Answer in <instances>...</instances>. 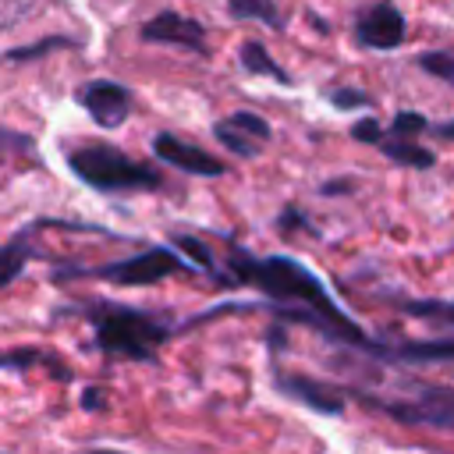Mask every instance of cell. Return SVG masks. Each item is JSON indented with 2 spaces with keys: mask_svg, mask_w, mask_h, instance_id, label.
Here are the masks:
<instances>
[{
  "mask_svg": "<svg viewBox=\"0 0 454 454\" xmlns=\"http://www.w3.org/2000/svg\"><path fill=\"white\" fill-rule=\"evenodd\" d=\"M32 149H35V142H32L28 135L11 131V128L0 124V163H7L11 156H28Z\"/></svg>",
  "mask_w": 454,
  "mask_h": 454,
  "instance_id": "ffe728a7",
  "label": "cell"
},
{
  "mask_svg": "<svg viewBox=\"0 0 454 454\" xmlns=\"http://www.w3.org/2000/svg\"><path fill=\"white\" fill-rule=\"evenodd\" d=\"M213 135H216V142H220L227 153H234V156H241V160H252V156H259V149H262V142H255V138L245 135L238 124H231V117L216 121V124H213Z\"/></svg>",
  "mask_w": 454,
  "mask_h": 454,
  "instance_id": "4fadbf2b",
  "label": "cell"
},
{
  "mask_svg": "<svg viewBox=\"0 0 454 454\" xmlns=\"http://www.w3.org/2000/svg\"><path fill=\"white\" fill-rule=\"evenodd\" d=\"M153 153H156V160L170 163L174 170H184V174H195V177H223L227 174L223 160H216L213 153H206V149H199V145H192L177 135H167V131H160L153 138Z\"/></svg>",
  "mask_w": 454,
  "mask_h": 454,
  "instance_id": "ba28073f",
  "label": "cell"
},
{
  "mask_svg": "<svg viewBox=\"0 0 454 454\" xmlns=\"http://www.w3.org/2000/svg\"><path fill=\"white\" fill-rule=\"evenodd\" d=\"M78 103L99 128H121L131 114V92L121 82L110 78H92L78 89Z\"/></svg>",
  "mask_w": 454,
  "mask_h": 454,
  "instance_id": "52a82bcc",
  "label": "cell"
},
{
  "mask_svg": "<svg viewBox=\"0 0 454 454\" xmlns=\"http://www.w3.org/2000/svg\"><path fill=\"white\" fill-rule=\"evenodd\" d=\"M351 138H355V142H365V145H380V142H383V128H380V121L362 117V121H355Z\"/></svg>",
  "mask_w": 454,
  "mask_h": 454,
  "instance_id": "603a6c76",
  "label": "cell"
},
{
  "mask_svg": "<svg viewBox=\"0 0 454 454\" xmlns=\"http://www.w3.org/2000/svg\"><path fill=\"white\" fill-rule=\"evenodd\" d=\"M383 411L404 426H436V429H454V390L450 387H433L419 383L415 397L390 401Z\"/></svg>",
  "mask_w": 454,
  "mask_h": 454,
  "instance_id": "5b68a950",
  "label": "cell"
},
{
  "mask_svg": "<svg viewBox=\"0 0 454 454\" xmlns=\"http://www.w3.org/2000/svg\"><path fill=\"white\" fill-rule=\"evenodd\" d=\"M436 138H447V142H454V121H443V124H433L429 128Z\"/></svg>",
  "mask_w": 454,
  "mask_h": 454,
  "instance_id": "4316f807",
  "label": "cell"
},
{
  "mask_svg": "<svg viewBox=\"0 0 454 454\" xmlns=\"http://www.w3.org/2000/svg\"><path fill=\"white\" fill-rule=\"evenodd\" d=\"M163 340L167 326L142 309H106L96 316V348L114 358L153 362Z\"/></svg>",
  "mask_w": 454,
  "mask_h": 454,
  "instance_id": "3957f363",
  "label": "cell"
},
{
  "mask_svg": "<svg viewBox=\"0 0 454 454\" xmlns=\"http://www.w3.org/2000/svg\"><path fill=\"white\" fill-rule=\"evenodd\" d=\"M231 124H238L245 135H252L255 142H270V135H273V128H270V121H262L259 114H252V110H238V114H231Z\"/></svg>",
  "mask_w": 454,
  "mask_h": 454,
  "instance_id": "44dd1931",
  "label": "cell"
},
{
  "mask_svg": "<svg viewBox=\"0 0 454 454\" xmlns=\"http://www.w3.org/2000/svg\"><path fill=\"white\" fill-rule=\"evenodd\" d=\"M82 408H85V411H96V408H103V390L89 387V390H85V401H82Z\"/></svg>",
  "mask_w": 454,
  "mask_h": 454,
  "instance_id": "484cf974",
  "label": "cell"
},
{
  "mask_svg": "<svg viewBox=\"0 0 454 454\" xmlns=\"http://www.w3.org/2000/svg\"><path fill=\"white\" fill-rule=\"evenodd\" d=\"M404 309H408V316H415V319L440 323V326H454V301H408Z\"/></svg>",
  "mask_w": 454,
  "mask_h": 454,
  "instance_id": "e0dca14e",
  "label": "cell"
},
{
  "mask_svg": "<svg viewBox=\"0 0 454 454\" xmlns=\"http://www.w3.org/2000/svg\"><path fill=\"white\" fill-rule=\"evenodd\" d=\"M174 245L181 248V252H188L192 255V262L199 266V270H206V273H216V262H213V252L199 241V238H192V234H181V238H174Z\"/></svg>",
  "mask_w": 454,
  "mask_h": 454,
  "instance_id": "7402d4cb",
  "label": "cell"
},
{
  "mask_svg": "<svg viewBox=\"0 0 454 454\" xmlns=\"http://www.w3.org/2000/svg\"><path fill=\"white\" fill-rule=\"evenodd\" d=\"M422 131H429V121L419 110H397L390 121V135H397V138H415Z\"/></svg>",
  "mask_w": 454,
  "mask_h": 454,
  "instance_id": "d6986e66",
  "label": "cell"
},
{
  "mask_svg": "<svg viewBox=\"0 0 454 454\" xmlns=\"http://www.w3.org/2000/svg\"><path fill=\"white\" fill-rule=\"evenodd\" d=\"M380 149H383V156H390V160H394V163H401V167L429 170V167L436 163V156H433V153H429L426 145H419L415 138H397V135H383Z\"/></svg>",
  "mask_w": 454,
  "mask_h": 454,
  "instance_id": "7c38bea8",
  "label": "cell"
},
{
  "mask_svg": "<svg viewBox=\"0 0 454 454\" xmlns=\"http://www.w3.org/2000/svg\"><path fill=\"white\" fill-rule=\"evenodd\" d=\"M330 103H333L337 110H355V106H365L369 96H365L362 89H333V92H330Z\"/></svg>",
  "mask_w": 454,
  "mask_h": 454,
  "instance_id": "cb8c5ba5",
  "label": "cell"
},
{
  "mask_svg": "<svg viewBox=\"0 0 454 454\" xmlns=\"http://www.w3.org/2000/svg\"><path fill=\"white\" fill-rule=\"evenodd\" d=\"M419 67L426 74L454 85V53H447V50H426V53H419Z\"/></svg>",
  "mask_w": 454,
  "mask_h": 454,
  "instance_id": "ac0fdd59",
  "label": "cell"
},
{
  "mask_svg": "<svg viewBox=\"0 0 454 454\" xmlns=\"http://www.w3.org/2000/svg\"><path fill=\"white\" fill-rule=\"evenodd\" d=\"M277 390L287 394L291 401H301L305 408L319 411V415H340L344 411V394L333 390L330 383H319V380H309V376H277Z\"/></svg>",
  "mask_w": 454,
  "mask_h": 454,
  "instance_id": "30bf717a",
  "label": "cell"
},
{
  "mask_svg": "<svg viewBox=\"0 0 454 454\" xmlns=\"http://www.w3.org/2000/svg\"><path fill=\"white\" fill-rule=\"evenodd\" d=\"M67 167L78 181H85L89 188L99 192H145V188H160V174L131 156H124L114 145L103 142H89L67 153Z\"/></svg>",
  "mask_w": 454,
  "mask_h": 454,
  "instance_id": "7a4b0ae2",
  "label": "cell"
},
{
  "mask_svg": "<svg viewBox=\"0 0 454 454\" xmlns=\"http://www.w3.org/2000/svg\"><path fill=\"white\" fill-rule=\"evenodd\" d=\"M67 46H74L71 35H46V39H35V43H28V46L7 50V60L25 64V60H39V57H46V53H53V50H67Z\"/></svg>",
  "mask_w": 454,
  "mask_h": 454,
  "instance_id": "2e32d148",
  "label": "cell"
},
{
  "mask_svg": "<svg viewBox=\"0 0 454 454\" xmlns=\"http://www.w3.org/2000/svg\"><path fill=\"white\" fill-rule=\"evenodd\" d=\"M231 280L248 284V287H259V291H266L277 301H291L298 309H309L312 312V330H319V333H326L333 340H344V344L376 351V344L362 333V326L351 323L344 316V309L326 294L323 280L316 273H309L301 262L287 259V255L252 259L248 252H234L231 255Z\"/></svg>",
  "mask_w": 454,
  "mask_h": 454,
  "instance_id": "6da1fadb",
  "label": "cell"
},
{
  "mask_svg": "<svg viewBox=\"0 0 454 454\" xmlns=\"http://www.w3.org/2000/svg\"><path fill=\"white\" fill-rule=\"evenodd\" d=\"M238 60H241V67H245L248 74H262V78H273V82H280V85H291V74H287V71L270 57V50H266L259 39L241 43Z\"/></svg>",
  "mask_w": 454,
  "mask_h": 454,
  "instance_id": "8fae6325",
  "label": "cell"
},
{
  "mask_svg": "<svg viewBox=\"0 0 454 454\" xmlns=\"http://www.w3.org/2000/svg\"><path fill=\"white\" fill-rule=\"evenodd\" d=\"M394 358H408V362H447L454 358V340H411L394 348Z\"/></svg>",
  "mask_w": 454,
  "mask_h": 454,
  "instance_id": "5bb4252c",
  "label": "cell"
},
{
  "mask_svg": "<svg viewBox=\"0 0 454 454\" xmlns=\"http://www.w3.org/2000/svg\"><path fill=\"white\" fill-rule=\"evenodd\" d=\"M39 362H50V358L39 355V351H4V355H0V369H4V365L25 369V365H39Z\"/></svg>",
  "mask_w": 454,
  "mask_h": 454,
  "instance_id": "d4e9b609",
  "label": "cell"
},
{
  "mask_svg": "<svg viewBox=\"0 0 454 454\" xmlns=\"http://www.w3.org/2000/svg\"><path fill=\"white\" fill-rule=\"evenodd\" d=\"M138 35L145 43H163V46H181L192 53H206V28L195 18H184L177 11H160L156 18H149Z\"/></svg>",
  "mask_w": 454,
  "mask_h": 454,
  "instance_id": "9c48e42d",
  "label": "cell"
},
{
  "mask_svg": "<svg viewBox=\"0 0 454 454\" xmlns=\"http://www.w3.org/2000/svg\"><path fill=\"white\" fill-rule=\"evenodd\" d=\"M227 11L234 18H252V21H262L270 28H284L277 0H227Z\"/></svg>",
  "mask_w": 454,
  "mask_h": 454,
  "instance_id": "9a60e30c",
  "label": "cell"
},
{
  "mask_svg": "<svg viewBox=\"0 0 454 454\" xmlns=\"http://www.w3.org/2000/svg\"><path fill=\"white\" fill-rule=\"evenodd\" d=\"M89 454H114V450H89Z\"/></svg>",
  "mask_w": 454,
  "mask_h": 454,
  "instance_id": "83f0119b",
  "label": "cell"
},
{
  "mask_svg": "<svg viewBox=\"0 0 454 454\" xmlns=\"http://www.w3.org/2000/svg\"><path fill=\"white\" fill-rule=\"evenodd\" d=\"M188 262L181 255H174V248H149L142 255H131V259H117V262H106L99 266L96 273L117 287H149L163 277H174V273H184Z\"/></svg>",
  "mask_w": 454,
  "mask_h": 454,
  "instance_id": "277c9868",
  "label": "cell"
},
{
  "mask_svg": "<svg viewBox=\"0 0 454 454\" xmlns=\"http://www.w3.org/2000/svg\"><path fill=\"white\" fill-rule=\"evenodd\" d=\"M404 35H408V21L390 0L372 4L355 18V43L365 50H397Z\"/></svg>",
  "mask_w": 454,
  "mask_h": 454,
  "instance_id": "8992f818",
  "label": "cell"
}]
</instances>
